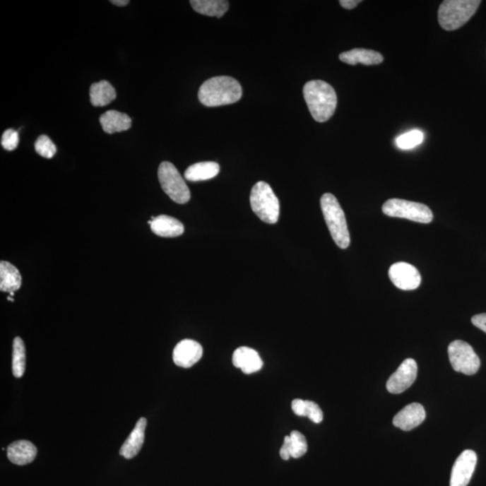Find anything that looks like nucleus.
Listing matches in <instances>:
<instances>
[{"mask_svg":"<svg viewBox=\"0 0 486 486\" xmlns=\"http://www.w3.org/2000/svg\"><path fill=\"white\" fill-rule=\"evenodd\" d=\"M242 96V88L235 78L218 76L203 82L198 91V100L209 107L236 103Z\"/></svg>","mask_w":486,"mask_h":486,"instance_id":"f257e3e1","label":"nucleus"},{"mask_svg":"<svg viewBox=\"0 0 486 486\" xmlns=\"http://www.w3.org/2000/svg\"><path fill=\"white\" fill-rule=\"evenodd\" d=\"M304 97L312 117L324 123L333 116L337 107V95L330 84L321 81L307 82L304 87Z\"/></svg>","mask_w":486,"mask_h":486,"instance_id":"f03ea898","label":"nucleus"},{"mask_svg":"<svg viewBox=\"0 0 486 486\" xmlns=\"http://www.w3.org/2000/svg\"><path fill=\"white\" fill-rule=\"evenodd\" d=\"M321 208L331 237L338 247L347 249L350 246V235L343 208L333 194H324L321 198Z\"/></svg>","mask_w":486,"mask_h":486,"instance_id":"7ed1b4c3","label":"nucleus"},{"mask_svg":"<svg viewBox=\"0 0 486 486\" xmlns=\"http://www.w3.org/2000/svg\"><path fill=\"white\" fill-rule=\"evenodd\" d=\"M480 4L479 0H446L439 6V25L446 31L456 30L470 20Z\"/></svg>","mask_w":486,"mask_h":486,"instance_id":"20e7f679","label":"nucleus"},{"mask_svg":"<svg viewBox=\"0 0 486 486\" xmlns=\"http://www.w3.org/2000/svg\"><path fill=\"white\" fill-rule=\"evenodd\" d=\"M249 201L252 211L262 222L274 225L278 221L279 200L268 183L259 182L255 184Z\"/></svg>","mask_w":486,"mask_h":486,"instance_id":"39448f33","label":"nucleus"},{"mask_svg":"<svg viewBox=\"0 0 486 486\" xmlns=\"http://www.w3.org/2000/svg\"><path fill=\"white\" fill-rule=\"evenodd\" d=\"M383 213L390 218H403L410 221L429 223L433 213L425 203L407 201L405 199L392 198L384 203Z\"/></svg>","mask_w":486,"mask_h":486,"instance_id":"423d86ee","label":"nucleus"},{"mask_svg":"<svg viewBox=\"0 0 486 486\" xmlns=\"http://www.w3.org/2000/svg\"><path fill=\"white\" fill-rule=\"evenodd\" d=\"M158 177H159L163 191L174 202L183 205L189 201L191 194H190L189 186H186L185 180L172 163L169 162L160 163L158 170Z\"/></svg>","mask_w":486,"mask_h":486,"instance_id":"0eeeda50","label":"nucleus"},{"mask_svg":"<svg viewBox=\"0 0 486 486\" xmlns=\"http://www.w3.org/2000/svg\"><path fill=\"white\" fill-rule=\"evenodd\" d=\"M448 352L453 369L456 372L472 376L480 369V359L471 345L465 341H453L449 344Z\"/></svg>","mask_w":486,"mask_h":486,"instance_id":"6e6552de","label":"nucleus"},{"mask_svg":"<svg viewBox=\"0 0 486 486\" xmlns=\"http://www.w3.org/2000/svg\"><path fill=\"white\" fill-rule=\"evenodd\" d=\"M417 373H418V366L416 361L413 359L405 360L387 381V391L395 395L405 392L415 382Z\"/></svg>","mask_w":486,"mask_h":486,"instance_id":"1a4fd4ad","label":"nucleus"},{"mask_svg":"<svg viewBox=\"0 0 486 486\" xmlns=\"http://www.w3.org/2000/svg\"><path fill=\"white\" fill-rule=\"evenodd\" d=\"M389 275L392 283L402 290H415L422 282L418 269L406 262H397L391 266Z\"/></svg>","mask_w":486,"mask_h":486,"instance_id":"9d476101","label":"nucleus"},{"mask_svg":"<svg viewBox=\"0 0 486 486\" xmlns=\"http://www.w3.org/2000/svg\"><path fill=\"white\" fill-rule=\"evenodd\" d=\"M478 456L475 452L468 449L463 451L453 466L451 486H468L474 474Z\"/></svg>","mask_w":486,"mask_h":486,"instance_id":"9b49d317","label":"nucleus"},{"mask_svg":"<svg viewBox=\"0 0 486 486\" xmlns=\"http://www.w3.org/2000/svg\"><path fill=\"white\" fill-rule=\"evenodd\" d=\"M203 356L201 345L193 340H183L173 350V361L177 367L189 369L198 362Z\"/></svg>","mask_w":486,"mask_h":486,"instance_id":"f8f14e48","label":"nucleus"},{"mask_svg":"<svg viewBox=\"0 0 486 486\" xmlns=\"http://www.w3.org/2000/svg\"><path fill=\"white\" fill-rule=\"evenodd\" d=\"M426 418L425 407L418 403H410L393 417V425L403 431L409 432L422 425Z\"/></svg>","mask_w":486,"mask_h":486,"instance_id":"ddd939ff","label":"nucleus"},{"mask_svg":"<svg viewBox=\"0 0 486 486\" xmlns=\"http://www.w3.org/2000/svg\"><path fill=\"white\" fill-rule=\"evenodd\" d=\"M233 366L242 371L243 373L252 374L258 372L263 367V361L259 357L257 351L248 347L238 348L232 355Z\"/></svg>","mask_w":486,"mask_h":486,"instance_id":"4468645a","label":"nucleus"},{"mask_svg":"<svg viewBox=\"0 0 486 486\" xmlns=\"http://www.w3.org/2000/svg\"><path fill=\"white\" fill-rule=\"evenodd\" d=\"M147 420L141 418L138 420L136 427L131 434L124 441L120 449V455L126 459L134 458L143 448L144 438H146V429Z\"/></svg>","mask_w":486,"mask_h":486,"instance_id":"2eb2a0df","label":"nucleus"},{"mask_svg":"<svg viewBox=\"0 0 486 486\" xmlns=\"http://www.w3.org/2000/svg\"><path fill=\"white\" fill-rule=\"evenodd\" d=\"M154 235L160 237L173 238L183 235L185 228L179 220L169 215H159L148 222Z\"/></svg>","mask_w":486,"mask_h":486,"instance_id":"dca6fc26","label":"nucleus"},{"mask_svg":"<svg viewBox=\"0 0 486 486\" xmlns=\"http://www.w3.org/2000/svg\"><path fill=\"white\" fill-rule=\"evenodd\" d=\"M37 449L32 442L21 439L11 443L8 448V458L13 464L25 466L35 461Z\"/></svg>","mask_w":486,"mask_h":486,"instance_id":"f3484780","label":"nucleus"},{"mask_svg":"<svg viewBox=\"0 0 486 486\" xmlns=\"http://www.w3.org/2000/svg\"><path fill=\"white\" fill-rule=\"evenodd\" d=\"M307 439L300 432H291L290 435L285 436L283 445L280 449V456L283 461L289 458H299L307 452Z\"/></svg>","mask_w":486,"mask_h":486,"instance_id":"a211bd4d","label":"nucleus"},{"mask_svg":"<svg viewBox=\"0 0 486 486\" xmlns=\"http://www.w3.org/2000/svg\"><path fill=\"white\" fill-rule=\"evenodd\" d=\"M100 122L104 132L108 134L124 132L132 126L130 117L117 110L106 112L100 117Z\"/></svg>","mask_w":486,"mask_h":486,"instance_id":"6ab92c4d","label":"nucleus"},{"mask_svg":"<svg viewBox=\"0 0 486 486\" xmlns=\"http://www.w3.org/2000/svg\"><path fill=\"white\" fill-rule=\"evenodd\" d=\"M340 60L350 65H377L382 64L384 58L379 52L357 48L340 54Z\"/></svg>","mask_w":486,"mask_h":486,"instance_id":"aec40b11","label":"nucleus"},{"mask_svg":"<svg viewBox=\"0 0 486 486\" xmlns=\"http://www.w3.org/2000/svg\"><path fill=\"white\" fill-rule=\"evenodd\" d=\"M22 277L18 269L9 262H0V290L12 293L21 288Z\"/></svg>","mask_w":486,"mask_h":486,"instance_id":"412c9836","label":"nucleus"},{"mask_svg":"<svg viewBox=\"0 0 486 486\" xmlns=\"http://www.w3.org/2000/svg\"><path fill=\"white\" fill-rule=\"evenodd\" d=\"M220 166L213 162H203L193 164L185 172V179L191 182H205L218 175Z\"/></svg>","mask_w":486,"mask_h":486,"instance_id":"4be33fe9","label":"nucleus"},{"mask_svg":"<svg viewBox=\"0 0 486 486\" xmlns=\"http://www.w3.org/2000/svg\"><path fill=\"white\" fill-rule=\"evenodd\" d=\"M90 96L94 107H105L116 100L117 92L109 82L101 81L91 85Z\"/></svg>","mask_w":486,"mask_h":486,"instance_id":"5701e85b","label":"nucleus"},{"mask_svg":"<svg viewBox=\"0 0 486 486\" xmlns=\"http://www.w3.org/2000/svg\"><path fill=\"white\" fill-rule=\"evenodd\" d=\"M194 11L208 16L222 18L227 12L229 2L225 0H192L190 1Z\"/></svg>","mask_w":486,"mask_h":486,"instance_id":"b1692460","label":"nucleus"},{"mask_svg":"<svg viewBox=\"0 0 486 486\" xmlns=\"http://www.w3.org/2000/svg\"><path fill=\"white\" fill-rule=\"evenodd\" d=\"M12 359L13 375L19 379L25 371V347L20 337L15 338L13 341Z\"/></svg>","mask_w":486,"mask_h":486,"instance_id":"393cba45","label":"nucleus"},{"mask_svg":"<svg viewBox=\"0 0 486 486\" xmlns=\"http://www.w3.org/2000/svg\"><path fill=\"white\" fill-rule=\"evenodd\" d=\"M425 139V134L420 130H413L396 138V143L397 147L403 150L413 149L420 146Z\"/></svg>","mask_w":486,"mask_h":486,"instance_id":"a878e982","label":"nucleus"},{"mask_svg":"<svg viewBox=\"0 0 486 486\" xmlns=\"http://www.w3.org/2000/svg\"><path fill=\"white\" fill-rule=\"evenodd\" d=\"M35 148L36 153L39 155L46 158V159H52L57 152L54 143L52 142L50 138L46 136H41L36 140Z\"/></svg>","mask_w":486,"mask_h":486,"instance_id":"bb28decb","label":"nucleus"},{"mask_svg":"<svg viewBox=\"0 0 486 486\" xmlns=\"http://www.w3.org/2000/svg\"><path fill=\"white\" fill-rule=\"evenodd\" d=\"M314 423H321L324 420V413L316 403L305 401V416Z\"/></svg>","mask_w":486,"mask_h":486,"instance_id":"cd10ccee","label":"nucleus"},{"mask_svg":"<svg viewBox=\"0 0 486 486\" xmlns=\"http://www.w3.org/2000/svg\"><path fill=\"white\" fill-rule=\"evenodd\" d=\"M19 136L16 131L6 130L1 138V146L6 150H14L18 146Z\"/></svg>","mask_w":486,"mask_h":486,"instance_id":"c85d7f7f","label":"nucleus"},{"mask_svg":"<svg viewBox=\"0 0 486 486\" xmlns=\"http://www.w3.org/2000/svg\"><path fill=\"white\" fill-rule=\"evenodd\" d=\"M292 410L295 415L305 416V401L302 399H295L291 403Z\"/></svg>","mask_w":486,"mask_h":486,"instance_id":"c756f323","label":"nucleus"},{"mask_svg":"<svg viewBox=\"0 0 486 486\" xmlns=\"http://www.w3.org/2000/svg\"><path fill=\"white\" fill-rule=\"evenodd\" d=\"M472 324L486 333V314H476L472 318Z\"/></svg>","mask_w":486,"mask_h":486,"instance_id":"7c9ffc66","label":"nucleus"},{"mask_svg":"<svg viewBox=\"0 0 486 486\" xmlns=\"http://www.w3.org/2000/svg\"><path fill=\"white\" fill-rule=\"evenodd\" d=\"M360 0H340V4L346 9H353L360 4Z\"/></svg>","mask_w":486,"mask_h":486,"instance_id":"2f4dec72","label":"nucleus"},{"mask_svg":"<svg viewBox=\"0 0 486 486\" xmlns=\"http://www.w3.org/2000/svg\"><path fill=\"white\" fill-rule=\"evenodd\" d=\"M110 2L112 3V4L118 6H124L129 4L130 3V1H128V0H113V1Z\"/></svg>","mask_w":486,"mask_h":486,"instance_id":"473e14b6","label":"nucleus"},{"mask_svg":"<svg viewBox=\"0 0 486 486\" xmlns=\"http://www.w3.org/2000/svg\"><path fill=\"white\" fill-rule=\"evenodd\" d=\"M8 301H11V302H14V299H13V298L11 297H8Z\"/></svg>","mask_w":486,"mask_h":486,"instance_id":"72a5a7b5","label":"nucleus"}]
</instances>
